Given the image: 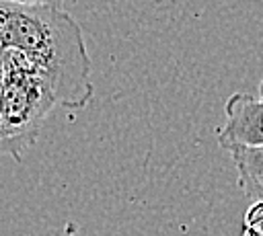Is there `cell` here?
<instances>
[{
  "instance_id": "obj_8",
  "label": "cell",
  "mask_w": 263,
  "mask_h": 236,
  "mask_svg": "<svg viewBox=\"0 0 263 236\" xmlns=\"http://www.w3.org/2000/svg\"><path fill=\"white\" fill-rule=\"evenodd\" d=\"M259 88H261V99H263V80H261V86Z\"/></svg>"
},
{
  "instance_id": "obj_7",
  "label": "cell",
  "mask_w": 263,
  "mask_h": 236,
  "mask_svg": "<svg viewBox=\"0 0 263 236\" xmlns=\"http://www.w3.org/2000/svg\"><path fill=\"white\" fill-rule=\"evenodd\" d=\"M0 156H10L8 144H6V137L2 131V78H0Z\"/></svg>"
},
{
  "instance_id": "obj_3",
  "label": "cell",
  "mask_w": 263,
  "mask_h": 236,
  "mask_svg": "<svg viewBox=\"0 0 263 236\" xmlns=\"http://www.w3.org/2000/svg\"><path fill=\"white\" fill-rule=\"evenodd\" d=\"M224 125L218 129V144L224 150L263 148V99L234 92L224 105Z\"/></svg>"
},
{
  "instance_id": "obj_2",
  "label": "cell",
  "mask_w": 263,
  "mask_h": 236,
  "mask_svg": "<svg viewBox=\"0 0 263 236\" xmlns=\"http://www.w3.org/2000/svg\"><path fill=\"white\" fill-rule=\"evenodd\" d=\"M2 78V131L8 152L21 160L37 140L39 129L55 105L45 78L18 53L0 49Z\"/></svg>"
},
{
  "instance_id": "obj_1",
  "label": "cell",
  "mask_w": 263,
  "mask_h": 236,
  "mask_svg": "<svg viewBox=\"0 0 263 236\" xmlns=\"http://www.w3.org/2000/svg\"><path fill=\"white\" fill-rule=\"evenodd\" d=\"M0 49L23 55L45 78L55 105L82 109L92 101L82 29L66 10L0 2Z\"/></svg>"
},
{
  "instance_id": "obj_6",
  "label": "cell",
  "mask_w": 263,
  "mask_h": 236,
  "mask_svg": "<svg viewBox=\"0 0 263 236\" xmlns=\"http://www.w3.org/2000/svg\"><path fill=\"white\" fill-rule=\"evenodd\" d=\"M10 4H23V6H49V8H62L64 0H0Z\"/></svg>"
},
{
  "instance_id": "obj_5",
  "label": "cell",
  "mask_w": 263,
  "mask_h": 236,
  "mask_svg": "<svg viewBox=\"0 0 263 236\" xmlns=\"http://www.w3.org/2000/svg\"><path fill=\"white\" fill-rule=\"evenodd\" d=\"M245 236H263V201H257L245 213Z\"/></svg>"
},
{
  "instance_id": "obj_4",
  "label": "cell",
  "mask_w": 263,
  "mask_h": 236,
  "mask_svg": "<svg viewBox=\"0 0 263 236\" xmlns=\"http://www.w3.org/2000/svg\"><path fill=\"white\" fill-rule=\"evenodd\" d=\"M230 158L238 174V187L253 201H263V148H230Z\"/></svg>"
}]
</instances>
